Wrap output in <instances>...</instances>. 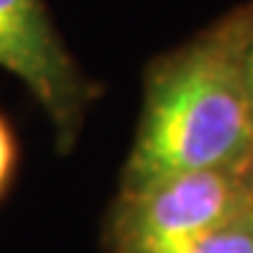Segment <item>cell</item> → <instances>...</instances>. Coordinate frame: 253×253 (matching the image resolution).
<instances>
[{"label": "cell", "mask_w": 253, "mask_h": 253, "mask_svg": "<svg viewBox=\"0 0 253 253\" xmlns=\"http://www.w3.org/2000/svg\"><path fill=\"white\" fill-rule=\"evenodd\" d=\"M251 47L253 0L150 67L122 191L191 170L253 166Z\"/></svg>", "instance_id": "1"}, {"label": "cell", "mask_w": 253, "mask_h": 253, "mask_svg": "<svg viewBox=\"0 0 253 253\" xmlns=\"http://www.w3.org/2000/svg\"><path fill=\"white\" fill-rule=\"evenodd\" d=\"M248 90H251V117H253V47L248 54Z\"/></svg>", "instance_id": "6"}, {"label": "cell", "mask_w": 253, "mask_h": 253, "mask_svg": "<svg viewBox=\"0 0 253 253\" xmlns=\"http://www.w3.org/2000/svg\"><path fill=\"white\" fill-rule=\"evenodd\" d=\"M0 67L29 88L47 111L60 150H70L96 93L65 49L44 0H0Z\"/></svg>", "instance_id": "3"}, {"label": "cell", "mask_w": 253, "mask_h": 253, "mask_svg": "<svg viewBox=\"0 0 253 253\" xmlns=\"http://www.w3.org/2000/svg\"><path fill=\"white\" fill-rule=\"evenodd\" d=\"M173 253H253V217L210 233Z\"/></svg>", "instance_id": "4"}, {"label": "cell", "mask_w": 253, "mask_h": 253, "mask_svg": "<svg viewBox=\"0 0 253 253\" xmlns=\"http://www.w3.org/2000/svg\"><path fill=\"white\" fill-rule=\"evenodd\" d=\"M13 168H16V140H13V132L5 124V119L0 117V197L8 189Z\"/></svg>", "instance_id": "5"}, {"label": "cell", "mask_w": 253, "mask_h": 253, "mask_svg": "<svg viewBox=\"0 0 253 253\" xmlns=\"http://www.w3.org/2000/svg\"><path fill=\"white\" fill-rule=\"evenodd\" d=\"M251 214H253V210H251Z\"/></svg>", "instance_id": "7"}, {"label": "cell", "mask_w": 253, "mask_h": 253, "mask_svg": "<svg viewBox=\"0 0 253 253\" xmlns=\"http://www.w3.org/2000/svg\"><path fill=\"white\" fill-rule=\"evenodd\" d=\"M251 217H253V214H251Z\"/></svg>", "instance_id": "8"}, {"label": "cell", "mask_w": 253, "mask_h": 253, "mask_svg": "<svg viewBox=\"0 0 253 253\" xmlns=\"http://www.w3.org/2000/svg\"><path fill=\"white\" fill-rule=\"evenodd\" d=\"M253 166L170 176L119 191L109 220L111 253H173L251 217Z\"/></svg>", "instance_id": "2"}]
</instances>
